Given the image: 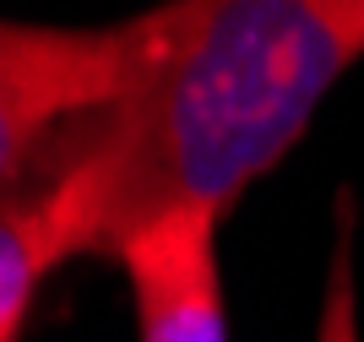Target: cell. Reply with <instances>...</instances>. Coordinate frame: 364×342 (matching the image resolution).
I'll return each instance as SVG.
<instances>
[{
	"mask_svg": "<svg viewBox=\"0 0 364 342\" xmlns=\"http://www.w3.org/2000/svg\"><path fill=\"white\" fill-rule=\"evenodd\" d=\"M316 342H359V304H353V267H348V239L337 245L326 304H321V331Z\"/></svg>",
	"mask_w": 364,
	"mask_h": 342,
	"instance_id": "obj_5",
	"label": "cell"
},
{
	"mask_svg": "<svg viewBox=\"0 0 364 342\" xmlns=\"http://www.w3.org/2000/svg\"><path fill=\"white\" fill-rule=\"evenodd\" d=\"M114 255L131 277L141 342H228L218 283V212H164L141 223Z\"/></svg>",
	"mask_w": 364,
	"mask_h": 342,
	"instance_id": "obj_3",
	"label": "cell"
},
{
	"mask_svg": "<svg viewBox=\"0 0 364 342\" xmlns=\"http://www.w3.org/2000/svg\"><path fill=\"white\" fill-rule=\"evenodd\" d=\"M131 71H136L131 22L44 28L0 16V196L22 191L71 125L120 104Z\"/></svg>",
	"mask_w": 364,
	"mask_h": 342,
	"instance_id": "obj_2",
	"label": "cell"
},
{
	"mask_svg": "<svg viewBox=\"0 0 364 342\" xmlns=\"http://www.w3.org/2000/svg\"><path fill=\"white\" fill-rule=\"evenodd\" d=\"M76 255V234L65 223L55 191L22 185L0 196V342H16L28 310L55 267Z\"/></svg>",
	"mask_w": 364,
	"mask_h": 342,
	"instance_id": "obj_4",
	"label": "cell"
},
{
	"mask_svg": "<svg viewBox=\"0 0 364 342\" xmlns=\"http://www.w3.org/2000/svg\"><path fill=\"white\" fill-rule=\"evenodd\" d=\"M131 33L120 104L71 125L28 179L55 191L76 255H114L180 207L223 218L364 60V0H174Z\"/></svg>",
	"mask_w": 364,
	"mask_h": 342,
	"instance_id": "obj_1",
	"label": "cell"
}]
</instances>
